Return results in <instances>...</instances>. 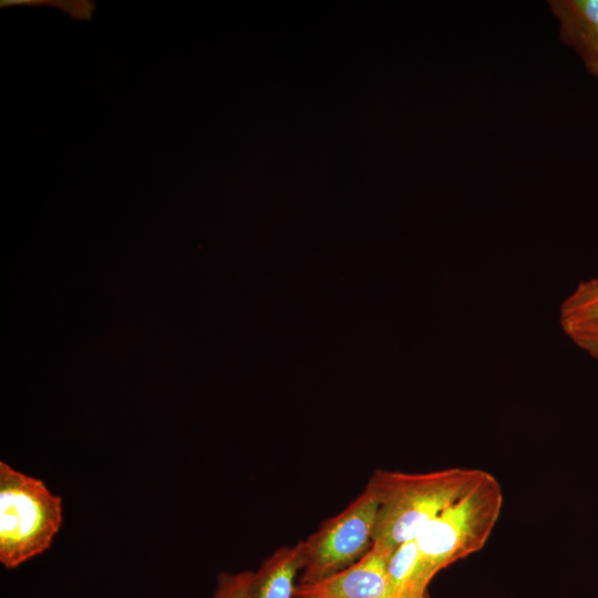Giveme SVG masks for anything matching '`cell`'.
Listing matches in <instances>:
<instances>
[{"instance_id": "7", "label": "cell", "mask_w": 598, "mask_h": 598, "mask_svg": "<svg viewBox=\"0 0 598 598\" xmlns=\"http://www.w3.org/2000/svg\"><path fill=\"white\" fill-rule=\"evenodd\" d=\"M301 567V540L276 549L252 571L244 598H295Z\"/></svg>"}, {"instance_id": "11", "label": "cell", "mask_w": 598, "mask_h": 598, "mask_svg": "<svg viewBox=\"0 0 598 598\" xmlns=\"http://www.w3.org/2000/svg\"><path fill=\"white\" fill-rule=\"evenodd\" d=\"M252 571L220 573L212 598H244Z\"/></svg>"}, {"instance_id": "9", "label": "cell", "mask_w": 598, "mask_h": 598, "mask_svg": "<svg viewBox=\"0 0 598 598\" xmlns=\"http://www.w3.org/2000/svg\"><path fill=\"white\" fill-rule=\"evenodd\" d=\"M563 332L575 328L598 327V277L580 281L564 298L558 310Z\"/></svg>"}, {"instance_id": "14", "label": "cell", "mask_w": 598, "mask_h": 598, "mask_svg": "<svg viewBox=\"0 0 598 598\" xmlns=\"http://www.w3.org/2000/svg\"><path fill=\"white\" fill-rule=\"evenodd\" d=\"M423 598H430V596L426 594Z\"/></svg>"}, {"instance_id": "1", "label": "cell", "mask_w": 598, "mask_h": 598, "mask_svg": "<svg viewBox=\"0 0 598 598\" xmlns=\"http://www.w3.org/2000/svg\"><path fill=\"white\" fill-rule=\"evenodd\" d=\"M484 473L463 467L416 474L375 470L368 481L379 502L373 545L392 551L400 544L415 539Z\"/></svg>"}, {"instance_id": "2", "label": "cell", "mask_w": 598, "mask_h": 598, "mask_svg": "<svg viewBox=\"0 0 598 598\" xmlns=\"http://www.w3.org/2000/svg\"><path fill=\"white\" fill-rule=\"evenodd\" d=\"M62 524V499L39 478L0 462V563L9 569L47 550Z\"/></svg>"}, {"instance_id": "8", "label": "cell", "mask_w": 598, "mask_h": 598, "mask_svg": "<svg viewBox=\"0 0 598 598\" xmlns=\"http://www.w3.org/2000/svg\"><path fill=\"white\" fill-rule=\"evenodd\" d=\"M388 576L393 598H423L433 579L415 539L396 546L388 558Z\"/></svg>"}, {"instance_id": "6", "label": "cell", "mask_w": 598, "mask_h": 598, "mask_svg": "<svg viewBox=\"0 0 598 598\" xmlns=\"http://www.w3.org/2000/svg\"><path fill=\"white\" fill-rule=\"evenodd\" d=\"M548 6L558 22L561 42L598 79V0H550Z\"/></svg>"}, {"instance_id": "12", "label": "cell", "mask_w": 598, "mask_h": 598, "mask_svg": "<svg viewBox=\"0 0 598 598\" xmlns=\"http://www.w3.org/2000/svg\"><path fill=\"white\" fill-rule=\"evenodd\" d=\"M564 333L577 348L598 361V327L575 328Z\"/></svg>"}, {"instance_id": "3", "label": "cell", "mask_w": 598, "mask_h": 598, "mask_svg": "<svg viewBox=\"0 0 598 598\" xmlns=\"http://www.w3.org/2000/svg\"><path fill=\"white\" fill-rule=\"evenodd\" d=\"M503 501L501 483L485 472L471 489L423 528L415 542L433 577L485 546L501 515Z\"/></svg>"}, {"instance_id": "4", "label": "cell", "mask_w": 598, "mask_h": 598, "mask_svg": "<svg viewBox=\"0 0 598 598\" xmlns=\"http://www.w3.org/2000/svg\"><path fill=\"white\" fill-rule=\"evenodd\" d=\"M378 506V497L367 484L343 511L302 539L298 584L326 579L363 557L373 544Z\"/></svg>"}, {"instance_id": "5", "label": "cell", "mask_w": 598, "mask_h": 598, "mask_svg": "<svg viewBox=\"0 0 598 598\" xmlns=\"http://www.w3.org/2000/svg\"><path fill=\"white\" fill-rule=\"evenodd\" d=\"M388 551L377 545L348 568L319 581L298 584L296 595L306 598H393Z\"/></svg>"}, {"instance_id": "10", "label": "cell", "mask_w": 598, "mask_h": 598, "mask_svg": "<svg viewBox=\"0 0 598 598\" xmlns=\"http://www.w3.org/2000/svg\"><path fill=\"white\" fill-rule=\"evenodd\" d=\"M55 6L74 20H90L95 4L90 0H1L0 7L9 6Z\"/></svg>"}, {"instance_id": "13", "label": "cell", "mask_w": 598, "mask_h": 598, "mask_svg": "<svg viewBox=\"0 0 598 598\" xmlns=\"http://www.w3.org/2000/svg\"><path fill=\"white\" fill-rule=\"evenodd\" d=\"M295 598H306V597H301V596H297V595H296Z\"/></svg>"}]
</instances>
